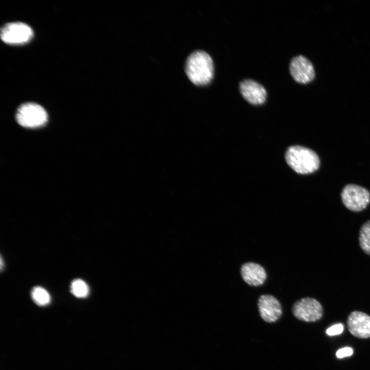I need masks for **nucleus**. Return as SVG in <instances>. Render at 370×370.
Instances as JSON below:
<instances>
[{"instance_id":"nucleus-3","label":"nucleus","mask_w":370,"mask_h":370,"mask_svg":"<svg viewBox=\"0 0 370 370\" xmlns=\"http://www.w3.org/2000/svg\"><path fill=\"white\" fill-rule=\"evenodd\" d=\"M16 120L23 127L37 128L45 125L48 121V115L41 105L28 102L22 104L17 108Z\"/></svg>"},{"instance_id":"nucleus-14","label":"nucleus","mask_w":370,"mask_h":370,"mask_svg":"<svg viewBox=\"0 0 370 370\" xmlns=\"http://www.w3.org/2000/svg\"><path fill=\"white\" fill-rule=\"evenodd\" d=\"M71 291L76 297L85 298L89 293V288L84 281L76 279L71 283Z\"/></svg>"},{"instance_id":"nucleus-7","label":"nucleus","mask_w":370,"mask_h":370,"mask_svg":"<svg viewBox=\"0 0 370 370\" xmlns=\"http://www.w3.org/2000/svg\"><path fill=\"white\" fill-rule=\"evenodd\" d=\"M289 73L293 80L300 84H306L315 78L316 72L311 62L303 55H297L289 63Z\"/></svg>"},{"instance_id":"nucleus-16","label":"nucleus","mask_w":370,"mask_h":370,"mask_svg":"<svg viewBox=\"0 0 370 370\" xmlns=\"http://www.w3.org/2000/svg\"><path fill=\"white\" fill-rule=\"evenodd\" d=\"M353 353V350L349 347H345L340 348L336 352V356L338 358H342L345 357L351 356Z\"/></svg>"},{"instance_id":"nucleus-9","label":"nucleus","mask_w":370,"mask_h":370,"mask_svg":"<svg viewBox=\"0 0 370 370\" xmlns=\"http://www.w3.org/2000/svg\"><path fill=\"white\" fill-rule=\"evenodd\" d=\"M257 306L260 317L267 323L276 322L283 313L281 303L276 298L270 294L261 295L257 301Z\"/></svg>"},{"instance_id":"nucleus-13","label":"nucleus","mask_w":370,"mask_h":370,"mask_svg":"<svg viewBox=\"0 0 370 370\" xmlns=\"http://www.w3.org/2000/svg\"><path fill=\"white\" fill-rule=\"evenodd\" d=\"M31 296L34 302L39 305H46L50 302L49 294L41 287H34L31 291Z\"/></svg>"},{"instance_id":"nucleus-8","label":"nucleus","mask_w":370,"mask_h":370,"mask_svg":"<svg viewBox=\"0 0 370 370\" xmlns=\"http://www.w3.org/2000/svg\"><path fill=\"white\" fill-rule=\"evenodd\" d=\"M238 89L242 97L252 105H262L266 101L267 92L266 88L254 80L243 79L239 83Z\"/></svg>"},{"instance_id":"nucleus-5","label":"nucleus","mask_w":370,"mask_h":370,"mask_svg":"<svg viewBox=\"0 0 370 370\" xmlns=\"http://www.w3.org/2000/svg\"><path fill=\"white\" fill-rule=\"evenodd\" d=\"M292 313L299 320L314 322L320 320L323 313L322 306L316 299L305 297L296 301L292 306Z\"/></svg>"},{"instance_id":"nucleus-6","label":"nucleus","mask_w":370,"mask_h":370,"mask_svg":"<svg viewBox=\"0 0 370 370\" xmlns=\"http://www.w3.org/2000/svg\"><path fill=\"white\" fill-rule=\"evenodd\" d=\"M33 32L27 24L12 22L4 25L1 29V38L10 45H22L28 43L33 37Z\"/></svg>"},{"instance_id":"nucleus-2","label":"nucleus","mask_w":370,"mask_h":370,"mask_svg":"<svg viewBox=\"0 0 370 370\" xmlns=\"http://www.w3.org/2000/svg\"><path fill=\"white\" fill-rule=\"evenodd\" d=\"M285 158L288 164L300 174H308L316 171L320 163L318 155L313 151L300 145L289 147Z\"/></svg>"},{"instance_id":"nucleus-11","label":"nucleus","mask_w":370,"mask_h":370,"mask_svg":"<svg viewBox=\"0 0 370 370\" xmlns=\"http://www.w3.org/2000/svg\"><path fill=\"white\" fill-rule=\"evenodd\" d=\"M240 273L244 281L251 286H259L263 284L267 278L264 268L260 264L248 262L243 264Z\"/></svg>"},{"instance_id":"nucleus-15","label":"nucleus","mask_w":370,"mask_h":370,"mask_svg":"<svg viewBox=\"0 0 370 370\" xmlns=\"http://www.w3.org/2000/svg\"><path fill=\"white\" fill-rule=\"evenodd\" d=\"M343 330V326L342 324H337L327 329L326 332L329 336L339 335Z\"/></svg>"},{"instance_id":"nucleus-4","label":"nucleus","mask_w":370,"mask_h":370,"mask_svg":"<svg viewBox=\"0 0 370 370\" xmlns=\"http://www.w3.org/2000/svg\"><path fill=\"white\" fill-rule=\"evenodd\" d=\"M344 205L349 210L359 212L364 209L370 201V193L360 186L349 184L344 187L341 194Z\"/></svg>"},{"instance_id":"nucleus-10","label":"nucleus","mask_w":370,"mask_h":370,"mask_svg":"<svg viewBox=\"0 0 370 370\" xmlns=\"http://www.w3.org/2000/svg\"><path fill=\"white\" fill-rule=\"evenodd\" d=\"M347 325L349 331L358 338L370 337V316L360 311H352L348 316Z\"/></svg>"},{"instance_id":"nucleus-12","label":"nucleus","mask_w":370,"mask_h":370,"mask_svg":"<svg viewBox=\"0 0 370 370\" xmlns=\"http://www.w3.org/2000/svg\"><path fill=\"white\" fill-rule=\"evenodd\" d=\"M359 242L362 250L370 255V220L362 225L359 231Z\"/></svg>"},{"instance_id":"nucleus-1","label":"nucleus","mask_w":370,"mask_h":370,"mask_svg":"<svg viewBox=\"0 0 370 370\" xmlns=\"http://www.w3.org/2000/svg\"><path fill=\"white\" fill-rule=\"evenodd\" d=\"M185 72L189 80L195 85L204 86L213 79V61L209 53L203 50H196L187 59Z\"/></svg>"}]
</instances>
